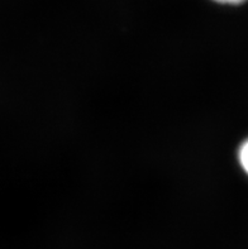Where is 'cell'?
<instances>
[{
	"mask_svg": "<svg viewBox=\"0 0 248 249\" xmlns=\"http://www.w3.org/2000/svg\"><path fill=\"white\" fill-rule=\"evenodd\" d=\"M239 162L242 164L243 170L248 175V141L243 143V145L239 149Z\"/></svg>",
	"mask_w": 248,
	"mask_h": 249,
	"instance_id": "cell-1",
	"label": "cell"
},
{
	"mask_svg": "<svg viewBox=\"0 0 248 249\" xmlns=\"http://www.w3.org/2000/svg\"><path fill=\"white\" fill-rule=\"evenodd\" d=\"M214 1H217V3L220 4H230V5H234V4H241L246 0H214Z\"/></svg>",
	"mask_w": 248,
	"mask_h": 249,
	"instance_id": "cell-2",
	"label": "cell"
}]
</instances>
